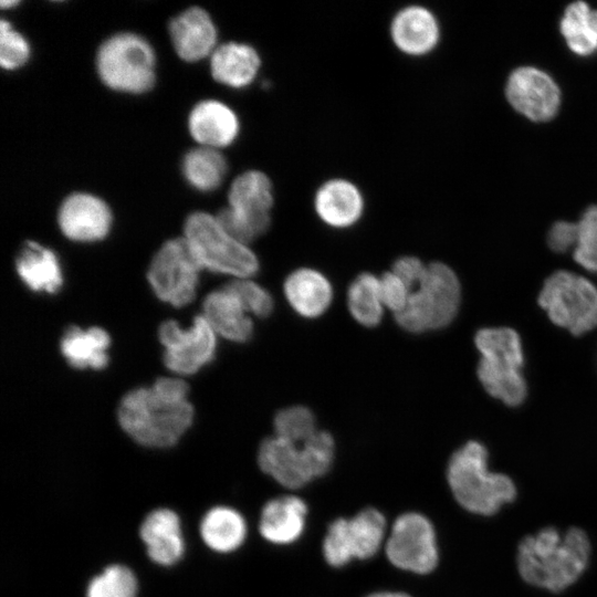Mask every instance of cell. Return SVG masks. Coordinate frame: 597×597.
Segmentation results:
<instances>
[{
    "label": "cell",
    "instance_id": "6da1fadb",
    "mask_svg": "<svg viewBox=\"0 0 597 597\" xmlns=\"http://www.w3.org/2000/svg\"><path fill=\"white\" fill-rule=\"evenodd\" d=\"M189 387L178 378L163 377L150 387L127 392L118 407V421L136 442L153 448L174 446L193 419Z\"/></svg>",
    "mask_w": 597,
    "mask_h": 597
},
{
    "label": "cell",
    "instance_id": "7a4b0ae2",
    "mask_svg": "<svg viewBox=\"0 0 597 597\" xmlns=\"http://www.w3.org/2000/svg\"><path fill=\"white\" fill-rule=\"evenodd\" d=\"M590 544L584 531L547 527L522 540L517 568L522 578L541 588L561 591L574 584L587 567Z\"/></svg>",
    "mask_w": 597,
    "mask_h": 597
},
{
    "label": "cell",
    "instance_id": "3957f363",
    "mask_svg": "<svg viewBox=\"0 0 597 597\" xmlns=\"http://www.w3.org/2000/svg\"><path fill=\"white\" fill-rule=\"evenodd\" d=\"M447 481L457 502L467 511L491 515L516 495L513 481L488 468V451L478 441H469L451 455Z\"/></svg>",
    "mask_w": 597,
    "mask_h": 597
},
{
    "label": "cell",
    "instance_id": "277c9868",
    "mask_svg": "<svg viewBox=\"0 0 597 597\" xmlns=\"http://www.w3.org/2000/svg\"><path fill=\"white\" fill-rule=\"evenodd\" d=\"M474 343L481 354L476 374L483 388L507 406L521 405L527 387L520 335L510 327H485L476 332Z\"/></svg>",
    "mask_w": 597,
    "mask_h": 597
},
{
    "label": "cell",
    "instance_id": "5b68a950",
    "mask_svg": "<svg viewBox=\"0 0 597 597\" xmlns=\"http://www.w3.org/2000/svg\"><path fill=\"white\" fill-rule=\"evenodd\" d=\"M335 442L327 431H317L298 444L279 437L266 438L259 448L260 469L287 489H300L324 475L332 467Z\"/></svg>",
    "mask_w": 597,
    "mask_h": 597
},
{
    "label": "cell",
    "instance_id": "8992f818",
    "mask_svg": "<svg viewBox=\"0 0 597 597\" xmlns=\"http://www.w3.org/2000/svg\"><path fill=\"white\" fill-rule=\"evenodd\" d=\"M461 300L460 282L444 263L427 265L422 279L409 290L407 304L395 314L397 323L411 333L436 331L455 317Z\"/></svg>",
    "mask_w": 597,
    "mask_h": 597
},
{
    "label": "cell",
    "instance_id": "52a82bcc",
    "mask_svg": "<svg viewBox=\"0 0 597 597\" xmlns=\"http://www.w3.org/2000/svg\"><path fill=\"white\" fill-rule=\"evenodd\" d=\"M202 269L248 279L259 270L256 255L232 238L216 216L193 212L185 222L184 237Z\"/></svg>",
    "mask_w": 597,
    "mask_h": 597
},
{
    "label": "cell",
    "instance_id": "ba28073f",
    "mask_svg": "<svg viewBox=\"0 0 597 597\" xmlns=\"http://www.w3.org/2000/svg\"><path fill=\"white\" fill-rule=\"evenodd\" d=\"M228 203L216 218L232 238L248 244L269 229L274 203L270 178L260 170L242 172L231 184Z\"/></svg>",
    "mask_w": 597,
    "mask_h": 597
},
{
    "label": "cell",
    "instance_id": "9c48e42d",
    "mask_svg": "<svg viewBox=\"0 0 597 597\" xmlns=\"http://www.w3.org/2000/svg\"><path fill=\"white\" fill-rule=\"evenodd\" d=\"M537 301L555 325L575 336L597 327V287L579 274L565 270L552 273Z\"/></svg>",
    "mask_w": 597,
    "mask_h": 597
},
{
    "label": "cell",
    "instance_id": "30bf717a",
    "mask_svg": "<svg viewBox=\"0 0 597 597\" xmlns=\"http://www.w3.org/2000/svg\"><path fill=\"white\" fill-rule=\"evenodd\" d=\"M97 71L111 88L126 93H144L155 83V54L149 43L133 33H119L98 49Z\"/></svg>",
    "mask_w": 597,
    "mask_h": 597
},
{
    "label": "cell",
    "instance_id": "8fae6325",
    "mask_svg": "<svg viewBox=\"0 0 597 597\" xmlns=\"http://www.w3.org/2000/svg\"><path fill=\"white\" fill-rule=\"evenodd\" d=\"M385 532L386 519L374 507H366L350 519H336L323 540V557L333 567L345 566L355 558L368 559L379 551Z\"/></svg>",
    "mask_w": 597,
    "mask_h": 597
},
{
    "label": "cell",
    "instance_id": "7c38bea8",
    "mask_svg": "<svg viewBox=\"0 0 597 597\" xmlns=\"http://www.w3.org/2000/svg\"><path fill=\"white\" fill-rule=\"evenodd\" d=\"M202 270L185 238L165 242L154 255L147 277L161 301L180 307L192 301Z\"/></svg>",
    "mask_w": 597,
    "mask_h": 597
},
{
    "label": "cell",
    "instance_id": "4fadbf2b",
    "mask_svg": "<svg viewBox=\"0 0 597 597\" xmlns=\"http://www.w3.org/2000/svg\"><path fill=\"white\" fill-rule=\"evenodd\" d=\"M385 554L399 569L420 575L431 573L439 561L433 525L417 512L399 515L390 528Z\"/></svg>",
    "mask_w": 597,
    "mask_h": 597
},
{
    "label": "cell",
    "instance_id": "5bb4252c",
    "mask_svg": "<svg viewBox=\"0 0 597 597\" xmlns=\"http://www.w3.org/2000/svg\"><path fill=\"white\" fill-rule=\"evenodd\" d=\"M217 334L203 315L195 317L188 329L175 321H166L159 327L164 363L168 369L180 375L197 373L210 363L216 353Z\"/></svg>",
    "mask_w": 597,
    "mask_h": 597
},
{
    "label": "cell",
    "instance_id": "9a60e30c",
    "mask_svg": "<svg viewBox=\"0 0 597 597\" xmlns=\"http://www.w3.org/2000/svg\"><path fill=\"white\" fill-rule=\"evenodd\" d=\"M505 94L513 108L534 122L554 117L561 102L559 88L552 77L531 66L511 73Z\"/></svg>",
    "mask_w": 597,
    "mask_h": 597
},
{
    "label": "cell",
    "instance_id": "2e32d148",
    "mask_svg": "<svg viewBox=\"0 0 597 597\" xmlns=\"http://www.w3.org/2000/svg\"><path fill=\"white\" fill-rule=\"evenodd\" d=\"M61 231L71 240L91 242L103 239L109 231L112 214L107 205L90 193L70 195L57 213Z\"/></svg>",
    "mask_w": 597,
    "mask_h": 597
},
{
    "label": "cell",
    "instance_id": "e0dca14e",
    "mask_svg": "<svg viewBox=\"0 0 597 597\" xmlns=\"http://www.w3.org/2000/svg\"><path fill=\"white\" fill-rule=\"evenodd\" d=\"M390 36L404 54L422 56L438 44L440 30L434 14L421 6L400 9L390 22Z\"/></svg>",
    "mask_w": 597,
    "mask_h": 597
},
{
    "label": "cell",
    "instance_id": "ac0fdd59",
    "mask_svg": "<svg viewBox=\"0 0 597 597\" xmlns=\"http://www.w3.org/2000/svg\"><path fill=\"white\" fill-rule=\"evenodd\" d=\"M364 197L358 187L344 178H333L322 184L314 197L318 218L327 226L345 229L363 216Z\"/></svg>",
    "mask_w": 597,
    "mask_h": 597
},
{
    "label": "cell",
    "instance_id": "d6986e66",
    "mask_svg": "<svg viewBox=\"0 0 597 597\" xmlns=\"http://www.w3.org/2000/svg\"><path fill=\"white\" fill-rule=\"evenodd\" d=\"M169 33L177 54L188 62L207 56L217 41V30L210 15L198 7L189 8L174 18Z\"/></svg>",
    "mask_w": 597,
    "mask_h": 597
},
{
    "label": "cell",
    "instance_id": "ffe728a7",
    "mask_svg": "<svg viewBox=\"0 0 597 597\" xmlns=\"http://www.w3.org/2000/svg\"><path fill=\"white\" fill-rule=\"evenodd\" d=\"M307 505L298 496L283 495L268 501L260 515L259 531L264 540L275 545L297 541L305 527Z\"/></svg>",
    "mask_w": 597,
    "mask_h": 597
},
{
    "label": "cell",
    "instance_id": "44dd1931",
    "mask_svg": "<svg viewBox=\"0 0 597 597\" xmlns=\"http://www.w3.org/2000/svg\"><path fill=\"white\" fill-rule=\"evenodd\" d=\"M235 292L226 285L209 293L203 301L202 315L216 334L237 343H243L253 334V323Z\"/></svg>",
    "mask_w": 597,
    "mask_h": 597
},
{
    "label": "cell",
    "instance_id": "7402d4cb",
    "mask_svg": "<svg viewBox=\"0 0 597 597\" xmlns=\"http://www.w3.org/2000/svg\"><path fill=\"white\" fill-rule=\"evenodd\" d=\"M189 130L198 143L216 149L229 146L235 140L240 124L238 116L228 105L207 100L192 108Z\"/></svg>",
    "mask_w": 597,
    "mask_h": 597
},
{
    "label": "cell",
    "instance_id": "603a6c76",
    "mask_svg": "<svg viewBox=\"0 0 597 597\" xmlns=\"http://www.w3.org/2000/svg\"><path fill=\"white\" fill-rule=\"evenodd\" d=\"M140 537L146 544L148 556L157 564L171 565L184 553V540L177 514L159 509L147 515L140 526Z\"/></svg>",
    "mask_w": 597,
    "mask_h": 597
},
{
    "label": "cell",
    "instance_id": "cb8c5ba5",
    "mask_svg": "<svg viewBox=\"0 0 597 597\" xmlns=\"http://www.w3.org/2000/svg\"><path fill=\"white\" fill-rule=\"evenodd\" d=\"M284 294L298 315L315 318L328 308L333 298V289L327 277L321 272L302 268L286 277Z\"/></svg>",
    "mask_w": 597,
    "mask_h": 597
},
{
    "label": "cell",
    "instance_id": "d4e9b609",
    "mask_svg": "<svg viewBox=\"0 0 597 597\" xmlns=\"http://www.w3.org/2000/svg\"><path fill=\"white\" fill-rule=\"evenodd\" d=\"M261 59L254 48L245 43L228 42L218 46L211 56V74L219 83L242 88L256 77Z\"/></svg>",
    "mask_w": 597,
    "mask_h": 597
},
{
    "label": "cell",
    "instance_id": "484cf974",
    "mask_svg": "<svg viewBox=\"0 0 597 597\" xmlns=\"http://www.w3.org/2000/svg\"><path fill=\"white\" fill-rule=\"evenodd\" d=\"M15 269L20 279L34 292L55 293L63 283L55 253L36 242L28 241L20 250Z\"/></svg>",
    "mask_w": 597,
    "mask_h": 597
},
{
    "label": "cell",
    "instance_id": "4316f807",
    "mask_svg": "<svg viewBox=\"0 0 597 597\" xmlns=\"http://www.w3.org/2000/svg\"><path fill=\"white\" fill-rule=\"evenodd\" d=\"M111 338L101 327L82 329L72 326L61 339V352L69 364L75 368L103 369L108 363L107 348Z\"/></svg>",
    "mask_w": 597,
    "mask_h": 597
},
{
    "label": "cell",
    "instance_id": "83f0119b",
    "mask_svg": "<svg viewBox=\"0 0 597 597\" xmlns=\"http://www.w3.org/2000/svg\"><path fill=\"white\" fill-rule=\"evenodd\" d=\"M200 533L205 543L213 551L228 553L239 548L247 535L244 519L227 506L211 509L203 517Z\"/></svg>",
    "mask_w": 597,
    "mask_h": 597
},
{
    "label": "cell",
    "instance_id": "f1b7e54d",
    "mask_svg": "<svg viewBox=\"0 0 597 597\" xmlns=\"http://www.w3.org/2000/svg\"><path fill=\"white\" fill-rule=\"evenodd\" d=\"M561 32L574 53L591 54L597 50V10L584 1L570 3L561 20Z\"/></svg>",
    "mask_w": 597,
    "mask_h": 597
},
{
    "label": "cell",
    "instance_id": "f546056e",
    "mask_svg": "<svg viewBox=\"0 0 597 597\" xmlns=\"http://www.w3.org/2000/svg\"><path fill=\"white\" fill-rule=\"evenodd\" d=\"M227 169V161L222 154L209 147L190 150L182 161L185 178L192 187L201 191L218 188Z\"/></svg>",
    "mask_w": 597,
    "mask_h": 597
},
{
    "label": "cell",
    "instance_id": "4dcf8cb0",
    "mask_svg": "<svg viewBox=\"0 0 597 597\" xmlns=\"http://www.w3.org/2000/svg\"><path fill=\"white\" fill-rule=\"evenodd\" d=\"M347 304L352 316L359 324L377 326L384 312L379 279L370 273L359 274L348 289Z\"/></svg>",
    "mask_w": 597,
    "mask_h": 597
},
{
    "label": "cell",
    "instance_id": "1f68e13d",
    "mask_svg": "<svg viewBox=\"0 0 597 597\" xmlns=\"http://www.w3.org/2000/svg\"><path fill=\"white\" fill-rule=\"evenodd\" d=\"M275 437L302 444L316 432L315 417L304 406H294L280 410L274 417Z\"/></svg>",
    "mask_w": 597,
    "mask_h": 597
},
{
    "label": "cell",
    "instance_id": "d6a6232c",
    "mask_svg": "<svg viewBox=\"0 0 597 597\" xmlns=\"http://www.w3.org/2000/svg\"><path fill=\"white\" fill-rule=\"evenodd\" d=\"M137 582L133 572L123 565H112L94 577L87 597H135Z\"/></svg>",
    "mask_w": 597,
    "mask_h": 597
},
{
    "label": "cell",
    "instance_id": "836d02e7",
    "mask_svg": "<svg viewBox=\"0 0 597 597\" xmlns=\"http://www.w3.org/2000/svg\"><path fill=\"white\" fill-rule=\"evenodd\" d=\"M573 256L584 269L597 273V206L586 209L577 222Z\"/></svg>",
    "mask_w": 597,
    "mask_h": 597
},
{
    "label": "cell",
    "instance_id": "e575fe53",
    "mask_svg": "<svg viewBox=\"0 0 597 597\" xmlns=\"http://www.w3.org/2000/svg\"><path fill=\"white\" fill-rule=\"evenodd\" d=\"M228 285L240 297L247 311L253 315L268 317L273 312V297L261 285L248 279H237Z\"/></svg>",
    "mask_w": 597,
    "mask_h": 597
},
{
    "label": "cell",
    "instance_id": "d590c367",
    "mask_svg": "<svg viewBox=\"0 0 597 597\" xmlns=\"http://www.w3.org/2000/svg\"><path fill=\"white\" fill-rule=\"evenodd\" d=\"M0 32V63L2 67L7 70L20 67L28 61L30 54L28 42L6 20L1 21Z\"/></svg>",
    "mask_w": 597,
    "mask_h": 597
},
{
    "label": "cell",
    "instance_id": "8d00e7d4",
    "mask_svg": "<svg viewBox=\"0 0 597 597\" xmlns=\"http://www.w3.org/2000/svg\"><path fill=\"white\" fill-rule=\"evenodd\" d=\"M379 281L383 304L395 314L402 311L409 296L406 283L394 272L385 273Z\"/></svg>",
    "mask_w": 597,
    "mask_h": 597
},
{
    "label": "cell",
    "instance_id": "74e56055",
    "mask_svg": "<svg viewBox=\"0 0 597 597\" xmlns=\"http://www.w3.org/2000/svg\"><path fill=\"white\" fill-rule=\"evenodd\" d=\"M577 240V223L569 221H557L548 231V247L558 253L573 250Z\"/></svg>",
    "mask_w": 597,
    "mask_h": 597
},
{
    "label": "cell",
    "instance_id": "f35d334b",
    "mask_svg": "<svg viewBox=\"0 0 597 597\" xmlns=\"http://www.w3.org/2000/svg\"><path fill=\"white\" fill-rule=\"evenodd\" d=\"M427 265H425L416 256H402L398 259L392 268V272L397 274L410 290L423 276Z\"/></svg>",
    "mask_w": 597,
    "mask_h": 597
},
{
    "label": "cell",
    "instance_id": "ab89813d",
    "mask_svg": "<svg viewBox=\"0 0 597 597\" xmlns=\"http://www.w3.org/2000/svg\"><path fill=\"white\" fill-rule=\"evenodd\" d=\"M367 597H411L402 591H377L368 595Z\"/></svg>",
    "mask_w": 597,
    "mask_h": 597
},
{
    "label": "cell",
    "instance_id": "60d3db41",
    "mask_svg": "<svg viewBox=\"0 0 597 597\" xmlns=\"http://www.w3.org/2000/svg\"><path fill=\"white\" fill-rule=\"evenodd\" d=\"M15 4H18L17 1H1V7H2L3 9L13 7V6H15Z\"/></svg>",
    "mask_w": 597,
    "mask_h": 597
},
{
    "label": "cell",
    "instance_id": "b9f144b4",
    "mask_svg": "<svg viewBox=\"0 0 597 597\" xmlns=\"http://www.w3.org/2000/svg\"><path fill=\"white\" fill-rule=\"evenodd\" d=\"M596 362H597V354H596Z\"/></svg>",
    "mask_w": 597,
    "mask_h": 597
}]
</instances>
